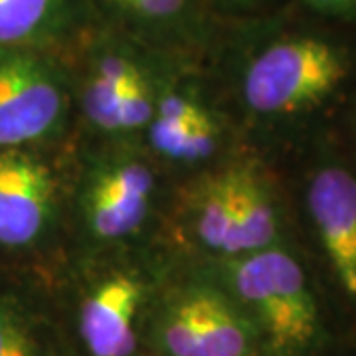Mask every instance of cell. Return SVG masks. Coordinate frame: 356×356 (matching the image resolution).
Listing matches in <instances>:
<instances>
[{
	"mask_svg": "<svg viewBox=\"0 0 356 356\" xmlns=\"http://www.w3.org/2000/svg\"><path fill=\"white\" fill-rule=\"evenodd\" d=\"M229 293L254 321L273 356H303L318 341L321 317L305 269L271 245L228 257Z\"/></svg>",
	"mask_w": 356,
	"mask_h": 356,
	"instance_id": "cell-1",
	"label": "cell"
},
{
	"mask_svg": "<svg viewBox=\"0 0 356 356\" xmlns=\"http://www.w3.org/2000/svg\"><path fill=\"white\" fill-rule=\"evenodd\" d=\"M348 74V58L318 36H289L255 54L243 74L248 109L264 117L303 113L332 95Z\"/></svg>",
	"mask_w": 356,
	"mask_h": 356,
	"instance_id": "cell-2",
	"label": "cell"
},
{
	"mask_svg": "<svg viewBox=\"0 0 356 356\" xmlns=\"http://www.w3.org/2000/svg\"><path fill=\"white\" fill-rule=\"evenodd\" d=\"M154 337L166 356H255L259 332L232 293L184 285L161 307Z\"/></svg>",
	"mask_w": 356,
	"mask_h": 356,
	"instance_id": "cell-3",
	"label": "cell"
},
{
	"mask_svg": "<svg viewBox=\"0 0 356 356\" xmlns=\"http://www.w3.org/2000/svg\"><path fill=\"white\" fill-rule=\"evenodd\" d=\"M156 178L147 159L131 151L99 154L86 168L79 188V216L97 243L133 238L151 216Z\"/></svg>",
	"mask_w": 356,
	"mask_h": 356,
	"instance_id": "cell-4",
	"label": "cell"
},
{
	"mask_svg": "<svg viewBox=\"0 0 356 356\" xmlns=\"http://www.w3.org/2000/svg\"><path fill=\"white\" fill-rule=\"evenodd\" d=\"M70 109L67 79L48 58L0 56V149L13 151L56 135Z\"/></svg>",
	"mask_w": 356,
	"mask_h": 356,
	"instance_id": "cell-5",
	"label": "cell"
},
{
	"mask_svg": "<svg viewBox=\"0 0 356 356\" xmlns=\"http://www.w3.org/2000/svg\"><path fill=\"white\" fill-rule=\"evenodd\" d=\"M58 186L50 166L30 154L0 153V245L26 248L48 232Z\"/></svg>",
	"mask_w": 356,
	"mask_h": 356,
	"instance_id": "cell-6",
	"label": "cell"
},
{
	"mask_svg": "<svg viewBox=\"0 0 356 356\" xmlns=\"http://www.w3.org/2000/svg\"><path fill=\"white\" fill-rule=\"evenodd\" d=\"M307 204L334 277L356 299V177L343 166L318 168Z\"/></svg>",
	"mask_w": 356,
	"mask_h": 356,
	"instance_id": "cell-7",
	"label": "cell"
},
{
	"mask_svg": "<svg viewBox=\"0 0 356 356\" xmlns=\"http://www.w3.org/2000/svg\"><path fill=\"white\" fill-rule=\"evenodd\" d=\"M143 297V280L129 269H115L89 289L79 309V334L89 355L131 356L135 353V321Z\"/></svg>",
	"mask_w": 356,
	"mask_h": 356,
	"instance_id": "cell-8",
	"label": "cell"
},
{
	"mask_svg": "<svg viewBox=\"0 0 356 356\" xmlns=\"http://www.w3.org/2000/svg\"><path fill=\"white\" fill-rule=\"evenodd\" d=\"M145 70L139 54L127 44L107 42L91 51L81 86V107L91 127L117 135L121 102Z\"/></svg>",
	"mask_w": 356,
	"mask_h": 356,
	"instance_id": "cell-9",
	"label": "cell"
},
{
	"mask_svg": "<svg viewBox=\"0 0 356 356\" xmlns=\"http://www.w3.org/2000/svg\"><path fill=\"white\" fill-rule=\"evenodd\" d=\"M280 212L271 188L254 166H236L234 218L224 257L252 254L280 240Z\"/></svg>",
	"mask_w": 356,
	"mask_h": 356,
	"instance_id": "cell-10",
	"label": "cell"
},
{
	"mask_svg": "<svg viewBox=\"0 0 356 356\" xmlns=\"http://www.w3.org/2000/svg\"><path fill=\"white\" fill-rule=\"evenodd\" d=\"M77 14V0H0V48L34 46L65 36Z\"/></svg>",
	"mask_w": 356,
	"mask_h": 356,
	"instance_id": "cell-11",
	"label": "cell"
},
{
	"mask_svg": "<svg viewBox=\"0 0 356 356\" xmlns=\"http://www.w3.org/2000/svg\"><path fill=\"white\" fill-rule=\"evenodd\" d=\"M236 194V166L204 177L188 198L192 236L214 254L226 255Z\"/></svg>",
	"mask_w": 356,
	"mask_h": 356,
	"instance_id": "cell-12",
	"label": "cell"
},
{
	"mask_svg": "<svg viewBox=\"0 0 356 356\" xmlns=\"http://www.w3.org/2000/svg\"><path fill=\"white\" fill-rule=\"evenodd\" d=\"M147 135L151 149L163 159L180 165H196L216 153L222 129L212 113L196 123H177L153 117Z\"/></svg>",
	"mask_w": 356,
	"mask_h": 356,
	"instance_id": "cell-13",
	"label": "cell"
},
{
	"mask_svg": "<svg viewBox=\"0 0 356 356\" xmlns=\"http://www.w3.org/2000/svg\"><path fill=\"white\" fill-rule=\"evenodd\" d=\"M117 20L147 38H175L192 22L188 0H102Z\"/></svg>",
	"mask_w": 356,
	"mask_h": 356,
	"instance_id": "cell-14",
	"label": "cell"
},
{
	"mask_svg": "<svg viewBox=\"0 0 356 356\" xmlns=\"http://www.w3.org/2000/svg\"><path fill=\"white\" fill-rule=\"evenodd\" d=\"M0 356H42L20 317L0 301Z\"/></svg>",
	"mask_w": 356,
	"mask_h": 356,
	"instance_id": "cell-15",
	"label": "cell"
},
{
	"mask_svg": "<svg viewBox=\"0 0 356 356\" xmlns=\"http://www.w3.org/2000/svg\"><path fill=\"white\" fill-rule=\"evenodd\" d=\"M307 4L325 14L356 13V0H307Z\"/></svg>",
	"mask_w": 356,
	"mask_h": 356,
	"instance_id": "cell-16",
	"label": "cell"
}]
</instances>
